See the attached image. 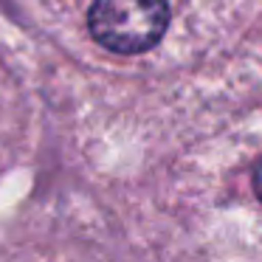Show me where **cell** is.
<instances>
[{
    "label": "cell",
    "instance_id": "cell-1",
    "mask_svg": "<svg viewBox=\"0 0 262 262\" xmlns=\"http://www.w3.org/2000/svg\"><path fill=\"white\" fill-rule=\"evenodd\" d=\"M166 0H96L88 26L96 42L116 54H141L164 37Z\"/></svg>",
    "mask_w": 262,
    "mask_h": 262
},
{
    "label": "cell",
    "instance_id": "cell-2",
    "mask_svg": "<svg viewBox=\"0 0 262 262\" xmlns=\"http://www.w3.org/2000/svg\"><path fill=\"white\" fill-rule=\"evenodd\" d=\"M254 189H256V194H259V200H262V161H259V166H256V172H254Z\"/></svg>",
    "mask_w": 262,
    "mask_h": 262
}]
</instances>
